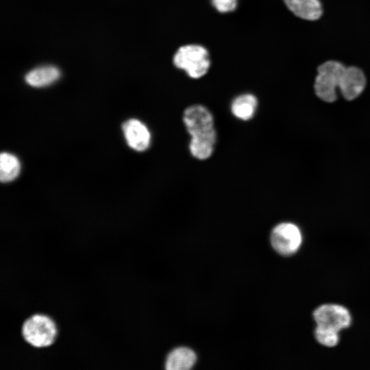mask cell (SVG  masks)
Segmentation results:
<instances>
[{
	"label": "cell",
	"instance_id": "6da1fadb",
	"mask_svg": "<svg viewBox=\"0 0 370 370\" xmlns=\"http://www.w3.org/2000/svg\"><path fill=\"white\" fill-rule=\"evenodd\" d=\"M173 63L190 78L199 79L208 72L211 62L206 47L198 44H187L176 50Z\"/></svg>",
	"mask_w": 370,
	"mask_h": 370
},
{
	"label": "cell",
	"instance_id": "7a4b0ae2",
	"mask_svg": "<svg viewBox=\"0 0 370 370\" xmlns=\"http://www.w3.org/2000/svg\"><path fill=\"white\" fill-rule=\"evenodd\" d=\"M21 333L28 344L41 348L49 347L54 342L57 329L54 321L49 317L36 314L23 322Z\"/></svg>",
	"mask_w": 370,
	"mask_h": 370
},
{
	"label": "cell",
	"instance_id": "3957f363",
	"mask_svg": "<svg viewBox=\"0 0 370 370\" xmlns=\"http://www.w3.org/2000/svg\"><path fill=\"white\" fill-rule=\"evenodd\" d=\"M345 67L343 64L335 60L327 61L318 66L314 90L321 100L327 103L336 100V89Z\"/></svg>",
	"mask_w": 370,
	"mask_h": 370
},
{
	"label": "cell",
	"instance_id": "277c9868",
	"mask_svg": "<svg viewBox=\"0 0 370 370\" xmlns=\"http://www.w3.org/2000/svg\"><path fill=\"white\" fill-rule=\"evenodd\" d=\"M312 315L317 324L315 329L323 331L339 334L352 323L349 310L340 304H322L314 310Z\"/></svg>",
	"mask_w": 370,
	"mask_h": 370
},
{
	"label": "cell",
	"instance_id": "5b68a950",
	"mask_svg": "<svg viewBox=\"0 0 370 370\" xmlns=\"http://www.w3.org/2000/svg\"><path fill=\"white\" fill-rule=\"evenodd\" d=\"M270 241L273 249L282 256H291L300 248L303 237L300 228L291 222H282L271 230Z\"/></svg>",
	"mask_w": 370,
	"mask_h": 370
},
{
	"label": "cell",
	"instance_id": "8992f818",
	"mask_svg": "<svg viewBox=\"0 0 370 370\" xmlns=\"http://www.w3.org/2000/svg\"><path fill=\"white\" fill-rule=\"evenodd\" d=\"M182 122L189 136L216 129L213 114L202 104L186 107L182 113Z\"/></svg>",
	"mask_w": 370,
	"mask_h": 370
},
{
	"label": "cell",
	"instance_id": "52a82bcc",
	"mask_svg": "<svg viewBox=\"0 0 370 370\" xmlns=\"http://www.w3.org/2000/svg\"><path fill=\"white\" fill-rule=\"evenodd\" d=\"M366 84V77L360 69L348 66L342 74L338 88L344 99L352 101L362 94Z\"/></svg>",
	"mask_w": 370,
	"mask_h": 370
},
{
	"label": "cell",
	"instance_id": "ba28073f",
	"mask_svg": "<svg viewBox=\"0 0 370 370\" xmlns=\"http://www.w3.org/2000/svg\"><path fill=\"white\" fill-rule=\"evenodd\" d=\"M123 130L128 145L135 151H144L149 147L151 133L140 121L135 119L128 120L123 125Z\"/></svg>",
	"mask_w": 370,
	"mask_h": 370
},
{
	"label": "cell",
	"instance_id": "9c48e42d",
	"mask_svg": "<svg viewBox=\"0 0 370 370\" xmlns=\"http://www.w3.org/2000/svg\"><path fill=\"white\" fill-rule=\"evenodd\" d=\"M217 141V132L214 129L206 133L190 136L188 151L192 157L204 161L214 153Z\"/></svg>",
	"mask_w": 370,
	"mask_h": 370
},
{
	"label": "cell",
	"instance_id": "30bf717a",
	"mask_svg": "<svg viewBox=\"0 0 370 370\" xmlns=\"http://www.w3.org/2000/svg\"><path fill=\"white\" fill-rule=\"evenodd\" d=\"M258 99L252 93H243L235 97L230 103V112L234 118L242 121L251 120L256 114Z\"/></svg>",
	"mask_w": 370,
	"mask_h": 370
},
{
	"label": "cell",
	"instance_id": "8fae6325",
	"mask_svg": "<svg viewBox=\"0 0 370 370\" xmlns=\"http://www.w3.org/2000/svg\"><path fill=\"white\" fill-rule=\"evenodd\" d=\"M287 8L299 18L309 21L319 19L323 13L319 0H283Z\"/></svg>",
	"mask_w": 370,
	"mask_h": 370
},
{
	"label": "cell",
	"instance_id": "7c38bea8",
	"mask_svg": "<svg viewBox=\"0 0 370 370\" xmlns=\"http://www.w3.org/2000/svg\"><path fill=\"white\" fill-rule=\"evenodd\" d=\"M60 69L53 65L38 66L29 71L25 76L27 84L36 88L49 86L59 79Z\"/></svg>",
	"mask_w": 370,
	"mask_h": 370
},
{
	"label": "cell",
	"instance_id": "4fadbf2b",
	"mask_svg": "<svg viewBox=\"0 0 370 370\" xmlns=\"http://www.w3.org/2000/svg\"><path fill=\"white\" fill-rule=\"evenodd\" d=\"M195 352L188 347H178L169 353L165 362L168 370H188L196 362Z\"/></svg>",
	"mask_w": 370,
	"mask_h": 370
},
{
	"label": "cell",
	"instance_id": "5bb4252c",
	"mask_svg": "<svg viewBox=\"0 0 370 370\" xmlns=\"http://www.w3.org/2000/svg\"><path fill=\"white\" fill-rule=\"evenodd\" d=\"M20 163L14 156L2 153L0 156V180L8 182L14 180L20 172Z\"/></svg>",
	"mask_w": 370,
	"mask_h": 370
},
{
	"label": "cell",
	"instance_id": "9a60e30c",
	"mask_svg": "<svg viewBox=\"0 0 370 370\" xmlns=\"http://www.w3.org/2000/svg\"><path fill=\"white\" fill-rule=\"evenodd\" d=\"M213 7L220 13H229L234 11L238 0H211Z\"/></svg>",
	"mask_w": 370,
	"mask_h": 370
}]
</instances>
